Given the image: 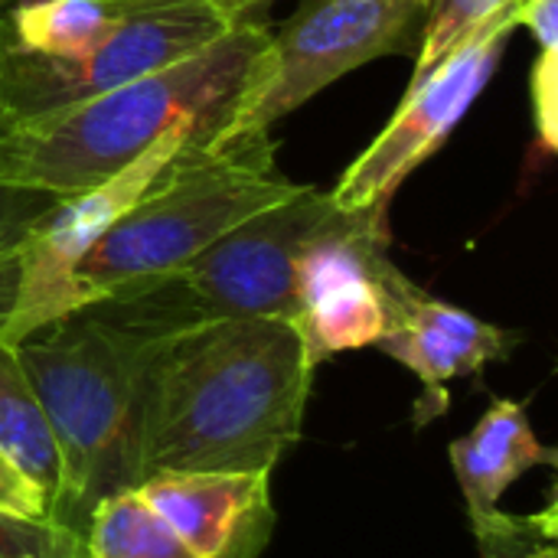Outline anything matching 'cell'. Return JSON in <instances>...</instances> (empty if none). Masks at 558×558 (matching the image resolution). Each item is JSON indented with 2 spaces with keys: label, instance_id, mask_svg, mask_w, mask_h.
Returning a JSON list of instances; mask_svg holds the SVG:
<instances>
[{
  "label": "cell",
  "instance_id": "obj_1",
  "mask_svg": "<svg viewBox=\"0 0 558 558\" xmlns=\"http://www.w3.org/2000/svg\"><path fill=\"white\" fill-rule=\"evenodd\" d=\"M314 373L288 320L157 333L141 376L137 484L160 471H275L301 441Z\"/></svg>",
  "mask_w": 558,
  "mask_h": 558
},
{
  "label": "cell",
  "instance_id": "obj_2",
  "mask_svg": "<svg viewBox=\"0 0 558 558\" xmlns=\"http://www.w3.org/2000/svg\"><path fill=\"white\" fill-rule=\"evenodd\" d=\"M268 33L262 23L242 20L173 65L3 128L0 180L29 193L69 196L105 183L180 128H199L222 147Z\"/></svg>",
  "mask_w": 558,
  "mask_h": 558
},
{
  "label": "cell",
  "instance_id": "obj_3",
  "mask_svg": "<svg viewBox=\"0 0 558 558\" xmlns=\"http://www.w3.org/2000/svg\"><path fill=\"white\" fill-rule=\"evenodd\" d=\"M154 337L82 307L13 347L59 451L52 523L82 543L92 507L137 487V402Z\"/></svg>",
  "mask_w": 558,
  "mask_h": 558
},
{
  "label": "cell",
  "instance_id": "obj_4",
  "mask_svg": "<svg viewBox=\"0 0 558 558\" xmlns=\"http://www.w3.org/2000/svg\"><path fill=\"white\" fill-rule=\"evenodd\" d=\"M275 154L268 134L183 150L75 268L78 311L144 291L248 216L298 193L301 183L281 173Z\"/></svg>",
  "mask_w": 558,
  "mask_h": 558
},
{
  "label": "cell",
  "instance_id": "obj_5",
  "mask_svg": "<svg viewBox=\"0 0 558 558\" xmlns=\"http://www.w3.org/2000/svg\"><path fill=\"white\" fill-rule=\"evenodd\" d=\"M337 209L340 206L330 193L301 183L298 193L248 216L173 275L137 294L92 307L154 333L239 317L294 324L298 255L307 239L337 216Z\"/></svg>",
  "mask_w": 558,
  "mask_h": 558
},
{
  "label": "cell",
  "instance_id": "obj_6",
  "mask_svg": "<svg viewBox=\"0 0 558 558\" xmlns=\"http://www.w3.org/2000/svg\"><path fill=\"white\" fill-rule=\"evenodd\" d=\"M196 144L216 141L199 128H180L105 183L46 199L7 252L0 343L16 347L78 311L75 268L82 258L111 229V222L124 216L167 173V167Z\"/></svg>",
  "mask_w": 558,
  "mask_h": 558
},
{
  "label": "cell",
  "instance_id": "obj_7",
  "mask_svg": "<svg viewBox=\"0 0 558 558\" xmlns=\"http://www.w3.org/2000/svg\"><path fill=\"white\" fill-rule=\"evenodd\" d=\"M425 0H301L255 65L222 147L262 137L347 72L418 49Z\"/></svg>",
  "mask_w": 558,
  "mask_h": 558
},
{
  "label": "cell",
  "instance_id": "obj_8",
  "mask_svg": "<svg viewBox=\"0 0 558 558\" xmlns=\"http://www.w3.org/2000/svg\"><path fill=\"white\" fill-rule=\"evenodd\" d=\"M232 26L209 0H137L92 52L43 56L16 46L0 20V131L173 65Z\"/></svg>",
  "mask_w": 558,
  "mask_h": 558
},
{
  "label": "cell",
  "instance_id": "obj_9",
  "mask_svg": "<svg viewBox=\"0 0 558 558\" xmlns=\"http://www.w3.org/2000/svg\"><path fill=\"white\" fill-rule=\"evenodd\" d=\"M294 330L317 369L337 353L376 347L405 314L418 284L389 258V216L337 209L294 265Z\"/></svg>",
  "mask_w": 558,
  "mask_h": 558
},
{
  "label": "cell",
  "instance_id": "obj_10",
  "mask_svg": "<svg viewBox=\"0 0 558 558\" xmlns=\"http://www.w3.org/2000/svg\"><path fill=\"white\" fill-rule=\"evenodd\" d=\"M517 7V3H513ZM504 10L448 52L428 75L409 82L396 114L373 144L343 170L330 199L340 209H369L389 216L402 183L441 150L474 98L490 82L507 43L517 33V13Z\"/></svg>",
  "mask_w": 558,
  "mask_h": 558
},
{
  "label": "cell",
  "instance_id": "obj_11",
  "mask_svg": "<svg viewBox=\"0 0 558 558\" xmlns=\"http://www.w3.org/2000/svg\"><path fill=\"white\" fill-rule=\"evenodd\" d=\"M137 490L196 558H262L271 546V471H160Z\"/></svg>",
  "mask_w": 558,
  "mask_h": 558
},
{
  "label": "cell",
  "instance_id": "obj_12",
  "mask_svg": "<svg viewBox=\"0 0 558 558\" xmlns=\"http://www.w3.org/2000/svg\"><path fill=\"white\" fill-rule=\"evenodd\" d=\"M520 333H510L490 320L474 317L464 307L415 291L405 304L399 324L376 343L389 360L402 363L418 383L422 396L415 402L412 425L425 428L428 422L448 412V383L477 376L490 363H500L513 353Z\"/></svg>",
  "mask_w": 558,
  "mask_h": 558
},
{
  "label": "cell",
  "instance_id": "obj_13",
  "mask_svg": "<svg viewBox=\"0 0 558 558\" xmlns=\"http://www.w3.org/2000/svg\"><path fill=\"white\" fill-rule=\"evenodd\" d=\"M448 458L471 520L494 513L523 474L558 464L556 448L539 441L526 409L513 399H494L481 422L451 441Z\"/></svg>",
  "mask_w": 558,
  "mask_h": 558
},
{
  "label": "cell",
  "instance_id": "obj_14",
  "mask_svg": "<svg viewBox=\"0 0 558 558\" xmlns=\"http://www.w3.org/2000/svg\"><path fill=\"white\" fill-rule=\"evenodd\" d=\"M137 0H29L3 23L16 46L43 56H85L101 46Z\"/></svg>",
  "mask_w": 558,
  "mask_h": 558
},
{
  "label": "cell",
  "instance_id": "obj_15",
  "mask_svg": "<svg viewBox=\"0 0 558 558\" xmlns=\"http://www.w3.org/2000/svg\"><path fill=\"white\" fill-rule=\"evenodd\" d=\"M0 451L46 494L52 517L59 497V451L46 412L7 343H0Z\"/></svg>",
  "mask_w": 558,
  "mask_h": 558
},
{
  "label": "cell",
  "instance_id": "obj_16",
  "mask_svg": "<svg viewBox=\"0 0 558 558\" xmlns=\"http://www.w3.org/2000/svg\"><path fill=\"white\" fill-rule=\"evenodd\" d=\"M85 558H196L137 487L101 497L85 523Z\"/></svg>",
  "mask_w": 558,
  "mask_h": 558
},
{
  "label": "cell",
  "instance_id": "obj_17",
  "mask_svg": "<svg viewBox=\"0 0 558 558\" xmlns=\"http://www.w3.org/2000/svg\"><path fill=\"white\" fill-rule=\"evenodd\" d=\"M513 3L517 0H425L412 82L428 75L448 52H454L468 36H474L487 20L510 10Z\"/></svg>",
  "mask_w": 558,
  "mask_h": 558
},
{
  "label": "cell",
  "instance_id": "obj_18",
  "mask_svg": "<svg viewBox=\"0 0 558 558\" xmlns=\"http://www.w3.org/2000/svg\"><path fill=\"white\" fill-rule=\"evenodd\" d=\"M481 558H558L556 504L533 517L487 513L471 520Z\"/></svg>",
  "mask_w": 558,
  "mask_h": 558
},
{
  "label": "cell",
  "instance_id": "obj_19",
  "mask_svg": "<svg viewBox=\"0 0 558 558\" xmlns=\"http://www.w3.org/2000/svg\"><path fill=\"white\" fill-rule=\"evenodd\" d=\"M0 558H85V543L52 523H23L0 513Z\"/></svg>",
  "mask_w": 558,
  "mask_h": 558
},
{
  "label": "cell",
  "instance_id": "obj_20",
  "mask_svg": "<svg viewBox=\"0 0 558 558\" xmlns=\"http://www.w3.org/2000/svg\"><path fill=\"white\" fill-rule=\"evenodd\" d=\"M530 95H533V124L539 144L546 150H558V46L539 49L530 72Z\"/></svg>",
  "mask_w": 558,
  "mask_h": 558
},
{
  "label": "cell",
  "instance_id": "obj_21",
  "mask_svg": "<svg viewBox=\"0 0 558 558\" xmlns=\"http://www.w3.org/2000/svg\"><path fill=\"white\" fill-rule=\"evenodd\" d=\"M0 513L23 523H52L46 494L3 451H0Z\"/></svg>",
  "mask_w": 558,
  "mask_h": 558
},
{
  "label": "cell",
  "instance_id": "obj_22",
  "mask_svg": "<svg viewBox=\"0 0 558 558\" xmlns=\"http://www.w3.org/2000/svg\"><path fill=\"white\" fill-rule=\"evenodd\" d=\"M46 193L16 190L0 180V314H3V271H7V252L23 232V226L46 206Z\"/></svg>",
  "mask_w": 558,
  "mask_h": 558
},
{
  "label": "cell",
  "instance_id": "obj_23",
  "mask_svg": "<svg viewBox=\"0 0 558 558\" xmlns=\"http://www.w3.org/2000/svg\"><path fill=\"white\" fill-rule=\"evenodd\" d=\"M513 13H517V26H526L533 33L536 49H556L558 0H517Z\"/></svg>",
  "mask_w": 558,
  "mask_h": 558
},
{
  "label": "cell",
  "instance_id": "obj_24",
  "mask_svg": "<svg viewBox=\"0 0 558 558\" xmlns=\"http://www.w3.org/2000/svg\"><path fill=\"white\" fill-rule=\"evenodd\" d=\"M226 20H232V23H242V20H248V13L255 10V7H262V3H268V0H209Z\"/></svg>",
  "mask_w": 558,
  "mask_h": 558
}]
</instances>
